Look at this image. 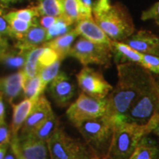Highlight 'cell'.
<instances>
[{
    "instance_id": "obj_1",
    "label": "cell",
    "mask_w": 159,
    "mask_h": 159,
    "mask_svg": "<svg viewBox=\"0 0 159 159\" xmlns=\"http://www.w3.org/2000/svg\"><path fill=\"white\" fill-rule=\"evenodd\" d=\"M118 82L106 97L108 116L119 119L156 83L152 72L135 63L117 64Z\"/></svg>"
},
{
    "instance_id": "obj_2",
    "label": "cell",
    "mask_w": 159,
    "mask_h": 159,
    "mask_svg": "<svg viewBox=\"0 0 159 159\" xmlns=\"http://www.w3.org/2000/svg\"><path fill=\"white\" fill-rule=\"evenodd\" d=\"M114 127L106 158L130 159L143 137L152 129L151 119L145 125L125 122L114 118Z\"/></svg>"
},
{
    "instance_id": "obj_3",
    "label": "cell",
    "mask_w": 159,
    "mask_h": 159,
    "mask_svg": "<svg viewBox=\"0 0 159 159\" xmlns=\"http://www.w3.org/2000/svg\"><path fill=\"white\" fill-rule=\"evenodd\" d=\"M92 15L95 22L112 41H124L135 33L132 18L122 4H110Z\"/></svg>"
},
{
    "instance_id": "obj_4",
    "label": "cell",
    "mask_w": 159,
    "mask_h": 159,
    "mask_svg": "<svg viewBox=\"0 0 159 159\" xmlns=\"http://www.w3.org/2000/svg\"><path fill=\"white\" fill-rule=\"evenodd\" d=\"M114 120L108 115L83 121L76 128L99 159L106 156L110 146Z\"/></svg>"
},
{
    "instance_id": "obj_5",
    "label": "cell",
    "mask_w": 159,
    "mask_h": 159,
    "mask_svg": "<svg viewBox=\"0 0 159 159\" xmlns=\"http://www.w3.org/2000/svg\"><path fill=\"white\" fill-rule=\"evenodd\" d=\"M50 159H99L86 143L58 127L47 142Z\"/></svg>"
},
{
    "instance_id": "obj_6",
    "label": "cell",
    "mask_w": 159,
    "mask_h": 159,
    "mask_svg": "<svg viewBox=\"0 0 159 159\" xmlns=\"http://www.w3.org/2000/svg\"><path fill=\"white\" fill-rule=\"evenodd\" d=\"M67 57L77 59L84 66L97 64L109 67L113 55L111 46L93 42L82 37L71 47Z\"/></svg>"
},
{
    "instance_id": "obj_7",
    "label": "cell",
    "mask_w": 159,
    "mask_h": 159,
    "mask_svg": "<svg viewBox=\"0 0 159 159\" xmlns=\"http://www.w3.org/2000/svg\"><path fill=\"white\" fill-rule=\"evenodd\" d=\"M108 114L107 98L98 99L85 94L83 91L78 98L69 105L66 111L69 120L77 127L83 121L98 118Z\"/></svg>"
},
{
    "instance_id": "obj_8",
    "label": "cell",
    "mask_w": 159,
    "mask_h": 159,
    "mask_svg": "<svg viewBox=\"0 0 159 159\" xmlns=\"http://www.w3.org/2000/svg\"><path fill=\"white\" fill-rule=\"evenodd\" d=\"M156 112L159 113V85L156 80V83L137 99L124 116L116 119L145 125Z\"/></svg>"
},
{
    "instance_id": "obj_9",
    "label": "cell",
    "mask_w": 159,
    "mask_h": 159,
    "mask_svg": "<svg viewBox=\"0 0 159 159\" xmlns=\"http://www.w3.org/2000/svg\"><path fill=\"white\" fill-rule=\"evenodd\" d=\"M10 147L17 159H49L47 142L35 138L30 134L11 137Z\"/></svg>"
},
{
    "instance_id": "obj_10",
    "label": "cell",
    "mask_w": 159,
    "mask_h": 159,
    "mask_svg": "<svg viewBox=\"0 0 159 159\" xmlns=\"http://www.w3.org/2000/svg\"><path fill=\"white\" fill-rule=\"evenodd\" d=\"M79 87L85 94L103 99L108 96L113 86L105 80L102 74L95 69L85 66L77 75Z\"/></svg>"
},
{
    "instance_id": "obj_11",
    "label": "cell",
    "mask_w": 159,
    "mask_h": 159,
    "mask_svg": "<svg viewBox=\"0 0 159 159\" xmlns=\"http://www.w3.org/2000/svg\"><path fill=\"white\" fill-rule=\"evenodd\" d=\"M49 84V94L55 104L61 108L68 106L75 94L72 80L65 72L60 71Z\"/></svg>"
},
{
    "instance_id": "obj_12",
    "label": "cell",
    "mask_w": 159,
    "mask_h": 159,
    "mask_svg": "<svg viewBox=\"0 0 159 159\" xmlns=\"http://www.w3.org/2000/svg\"><path fill=\"white\" fill-rule=\"evenodd\" d=\"M52 112L51 104L48 99L43 94L40 95L33 105L29 116L20 129V134L19 135H25L31 133L44 122Z\"/></svg>"
},
{
    "instance_id": "obj_13",
    "label": "cell",
    "mask_w": 159,
    "mask_h": 159,
    "mask_svg": "<svg viewBox=\"0 0 159 159\" xmlns=\"http://www.w3.org/2000/svg\"><path fill=\"white\" fill-rule=\"evenodd\" d=\"M123 42L142 54L159 57V38L150 31L141 30L131 35Z\"/></svg>"
},
{
    "instance_id": "obj_14",
    "label": "cell",
    "mask_w": 159,
    "mask_h": 159,
    "mask_svg": "<svg viewBox=\"0 0 159 159\" xmlns=\"http://www.w3.org/2000/svg\"><path fill=\"white\" fill-rule=\"evenodd\" d=\"M74 29L78 35L98 43H104L111 47V40L95 22L94 18L89 17L80 20L75 24Z\"/></svg>"
},
{
    "instance_id": "obj_15",
    "label": "cell",
    "mask_w": 159,
    "mask_h": 159,
    "mask_svg": "<svg viewBox=\"0 0 159 159\" xmlns=\"http://www.w3.org/2000/svg\"><path fill=\"white\" fill-rule=\"evenodd\" d=\"M25 77L22 70L7 76L0 77V93L10 103L13 102L23 91Z\"/></svg>"
},
{
    "instance_id": "obj_16",
    "label": "cell",
    "mask_w": 159,
    "mask_h": 159,
    "mask_svg": "<svg viewBox=\"0 0 159 159\" xmlns=\"http://www.w3.org/2000/svg\"><path fill=\"white\" fill-rule=\"evenodd\" d=\"M47 41V30L39 23L30 27L21 38L16 41L14 47L20 50L30 51L41 47Z\"/></svg>"
},
{
    "instance_id": "obj_17",
    "label": "cell",
    "mask_w": 159,
    "mask_h": 159,
    "mask_svg": "<svg viewBox=\"0 0 159 159\" xmlns=\"http://www.w3.org/2000/svg\"><path fill=\"white\" fill-rule=\"evenodd\" d=\"M37 99H25L17 104L13 105V116L11 126V137L19 135L20 129L21 128L26 119L29 116Z\"/></svg>"
},
{
    "instance_id": "obj_18",
    "label": "cell",
    "mask_w": 159,
    "mask_h": 159,
    "mask_svg": "<svg viewBox=\"0 0 159 159\" xmlns=\"http://www.w3.org/2000/svg\"><path fill=\"white\" fill-rule=\"evenodd\" d=\"M111 51L114 61L117 64L125 63H135L140 64L142 53L131 48L123 41H111Z\"/></svg>"
},
{
    "instance_id": "obj_19",
    "label": "cell",
    "mask_w": 159,
    "mask_h": 159,
    "mask_svg": "<svg viewBox=\"0 0 159 159\" xmlns=\"http://www.w3.org/2000/svg\"><path fill=\"white\" fill-rule=\"evenodd\" d=\"M62 7V15L68 21L75 24L86 18L93 17L92 13L84 7L80 0H60Z\"/></svg>"
},
{
    "instance_id": "obj_20",
    "label": "cell",
    "mask_w": 159,
    "mask_h": 159,
    "mask_svg": "<svg viewBox=\"0 0 159 159\" xmlns=\"http://www.w3.org/2000/svg\"><path fill=\"white\" fill-rule=\"evenodd\" d=\"M77 36H78V34L75 31V30L73 28L66 34L47 41L42 46L50 47V48L54 49L58 55L60 59L63 61L65 57L68 56L71 45Z\"/></svg>"
},
{
    "instance_id": "obj_21",
    "label": "cell",
    "mask_w": 159,
    "mask_h": 159,
    "mask_svg": "<svg viewBox=\"0 0 159 159\" xmlns=\"http://www.w3.org/2000/svg\"><path fill=\"white\" fill-rule=\"evenodd\" d=\"M130 159H159V142L148 135L144 136Z\"/></svg>"
},
{
    "instance_id": "obj_22",
    "label": "cell",
    "mask_w": 159,
    "mask_h": 159,
    "mask_svg": "<svg viewBox=\"0 0 159 159\" xmlns=\"http://www.w3.org/2000/svg\"><path fill=\"white\" fill-rule=\"evenodd\" d=\"M58 127V119L55 114V113L52 112L44 122L41 123L37 128H35L34 130L29 134H30L33 137L39 139V140L47 142V140L50 138L52 135L54 134V132Z\"/></svg>"
},
{
    "instance_id": "obj_23",
    "label": "cell",
    "mask_w": 159,
    "mask_h": 159,
    "mask_svg": "<svg viewBox=\"0 0 159 159\" xmlns=\"http://www.w3.org/2000/svg\"><path fill=\"white\" fill-rule=\"evenodd\" d=\"M43 50V47L41 46V47H35V48L29 51L25 66L21 69L24 75H25V81L39 75L40 70L39 58L42 53Z\"/></svg>"
},
{
    "instance_id": "obj_24",
    "label": "cell",
    "mask_w": 159,
    "mask_h": 159,
    "mask_svg": "<svg viewBox=\"0 0 159 159\" xmlns=\"http://www.w3.org/2000/svg\"><path fill=\"white\" fill-rule=\"evenodd\" d=\"M29 51L20 50L16 48L11 49L0 56V62L11 68H23Z\"/></svg>"
},
{
    "instance_id": "obj_25",
    "label": "cell",
    "mask_w": 159,
    "mask_h": 159,
    "mask_svg": "<svg viewBox=\"0 0 159 159\" xmlns=\"http://www.w3.org/2000/svg\"><path fill=\"white\" fill-rule=\"evenodd\" d=\"M73 26H75L74 24L68 21L63 16L57 17V21L54 25L47 30V41L66 34L74 28Z\"/></svg>"
},
{
    "instance_id": "obj_26",
    "label": "cell",
    "mask_w": 159,
    "mask_h": 159,
    "mask_svg": "<svg viewBox=\"0 0 159 159\" xmlns=\"http://www.w3.org/2000/svg\"><path fill=\"white\" fill-rule=\"evenodd\" d=\"M37 6L40 16H49L59 17L62 15V7L60 0H40Z\"/></svg>"
},
{
    "instance_id": "obj_27",
    "label": "cell",
    "mask_w": 159,
    "mask_h": 159,
    "mask_svg": "<svg viewBox=\"0 0 159 159\" xmlns=\"http://www.w3.org/2000/svg\"><path fill=\"white\" fill-rule=\"evenodd\" d=\"M43 89L39 75L30 78L25 81L23 91L25 99H37L43 94Z\"/></svg>"
},
{
    "instance_id": "obj_28",
    "label": "cell",
    "mask_w": 159,
    "mask_h": 159,
    "mask_svg": "<svg viewBox=\"0 0 159 159\" xmlns=\"http://www.w3.org/2000/svg\"><path fill=\"white\" fill-rule=\"evenodd\" d=\"M5 19L8 22L10 27L13 32V39H15L16 41L21 39V36L30 29V27L34 25L31 23L16 19V18L9 15L8 13H5Z\"/></svg>"
},
{
    "instance_id": "obj_29",
    "label": "cell",
    "mask_w": 159,
    "mask_h": 159,
    "mask_svg": "<svg viewBox=\"0 0 159 159\" xmlns=\"http://www.w3.org/2000/svg\"><path fill=\"white\" fill-rule=\"evenodd\" d=\"M61 60H57L55 63H52L51 65L47 66L41 67L40 69L39 75L41 78V84L43 89L45 90L47 85L58 75L60 72V66H61Z\"/></svg>"
},
{
    "instance_id": "obj_30",
    "label": "cell",
    "mask_w": 159,
    "mask_h": 159,
    "mask_svg": "<svg viewBox=\"0 0 159 159\" xmlns=\"http://www.w3.org/2000/svg\"><path fill=\"white\" fill-rule=\"evenodd\" d=\"M9 15L21 19L22 21L31 23L33 25L39 23V19L40 17L39 11H38L37 6L35 7H28V8L16 10V11H12L9 12Z\"/></svg>"
},
{
    "instance_id": "obj_31",
    "label": "cell",
    "mask_w": 159,
    "mask_h": 159,
    "mask_svg": "<svg viewBox=\"0 0 159 159\" xmlns=\"http://www.w3.org/2000/svg\"><path fill=\"white\" fill-rule=\"evenodd\" d=\"M59 59L60 57L58 55H57V53L54 49H52L48 47H43V50L39 58V64L40 69L41 67H44L47 66L51 65L52 63H55V61Z\"/></svg>"
},
{
    "instance_id": "obj_32",
    "label": "cell",
    "mask_w": 159,
    "mask_h": 159,
    "mask_svg": "<svg viewBox=\"0 0 159 159\" xmlns=\"http://www.w3.org/2000/svg\"><path fill=\"white\" fill-rule=\"evenodd\" d=\"M144 68L150 72L159 75V57L152 55L142 54L140 63Z\"/></svg>"
},
{
    "instance_id": "obj_33",
    "label": "cell",
    "mask_w": 159,
    "mask_h": 159,
    "mask_svg": "<svg viewBox=\"0 0 159 159\" xmlns=\"http://www.w3.org/2000/svg\"><path fill=\"white\" fill-rule=\"evenodd\" d=\"M80 2L91 11L92 14L102 11L110 5V0H80Z\"/></svg>"
},
{
    "instance_id": "obj_34",
    "label": "cell",
    "mask_w": 159,
    "mask_h": 159,
    "mask_svg": "<svg viewBox=\"0 0 159 159\" xmlns=\"http://www.w3.org/2000/svg\"><path fill=\"white\" fill-rule=\"evenodd\" d=\"M141 19L143 21L153 20L159 27V2L153 4L150 8L143 11Z\"/></svg>"
},
{
    "instance_id": "obj_35",
    "label": "cell",
    "mask_w": 159,
    "mask_h": 159,
    "mask_svg": "<svg viewBox=\"0 0 159 159\" xmlns=\"http://www.w3.org/2000/svg\"><path fill=\"white\" fill-rule=\"evenodd\" d=\"M0 34L6 37L13 39V34L8 22L5 19V13L3 10L0 7Z\"/></svg>"
},
{
    "instance_id": "obj_36",
    "label": "cell",
    "mask_w": 159,
    "mask_h": 159,
    "mask_svg": "<svg viewBox=\"0 0 159 159\" xmlns=\"http://www.w3.org/2000/svg\"><path fill=\"white\" fill-rule=\"evenodd\" d=\"M11 134L8 125L4 120L0 121V144L9 143L11 141Z\"/></svg>"
},
{
    "instance_id": "obj_37",
    "label": "cell",
    "mask_w": 159,
    "mask_h": 159,
    "mask_svg": "<svg viewBox=\"0 0 159 159\" xmlns=\"http://www.w3.org/2000/svg\"><path fill=\"white\" fill-rule=\"evenodd\" d=\"M57 18L56 17L49 16H40V19H39V24L45 30H47L52 25H54L55 21H57Z\"/></svg>"
},
{
    "instance_id": "obj_38",
    "label": "cell",
    "mask_w": 159,
    "mask_h": 159,
    "mask_svg": "<svg viewBox=\"0 0 159 159\" xmlns=\"http://www.w3.org/2000/svg\"><path fill=\"white\" fill-rule=\"evenodd\" d=\"M11 49L7 37L0 34V56Z\"/></svg>"
},
{
    "instance_id": "obj_39",
    "label": "cell",
    "mask_w": 159,
    "mask_h": 159,
    "mask_svg": "<svg viewBox=\"0 0 159 159\" xmlns=\"http://www.w3.org/2000/svg\"><path fill=\"white\" fill-rule=\"evenodd\" d=\"M150 119L152 122V129L151 133H153L159 137V113H155Z\"/></svg>"
},
{
    "instance_id": "obj_40",
    "label": "cell",
    "mask_w": 159,
    "mask_h": 159,
    "mask_svg": "<svg viewBox=\"0 0 159 159\" xmlns=\"http://www.w3.org/2000/svg\"><path fill=\"white\" fill-rule=\"evenodd\" d=\"M5 116V108L3 101V96L0 93V121L4 120Z\"/></svg>"
},
{
    "instance_id": "obj_41",
    "label": "cell",
    "mask_w": 159,
    "mask_h": 159,
    "mask_svg": "<svg viewBox=\"0 0 159 159\" xmlns=\"http://www.w3.org/2000/svg\"><path fill=\"white\" fill-rule=\"evenodd\" d=\"M9 145L10 142L0 144V159H4L6 152H7V149L9 148Z\"/></svg>"
},
{
    "instance_id": "obj_42",
    "label": "cell",
    "mask_w": 159,
    "mask_h": 159,
    "mask_svg": "<svg viewBox=\"0 0 159 159\" xmlns=\"http://www.w3.org/2000/svg\"><path fill=\"white\" fill-rule=\"evenodd\" d=\"M4 159H17L16 156V155L14 154V152H13V151L12 150V149L11 148V147H10V145H9L8 149H7V152H6L5 156L4 157Z\"/></svg>"
},
{
    "instance_id": "obj_43",
    "label": "cell",
    "mask_w": 159,
    "mask_h": 159,
    "mask_svg": "<svg viewBox=\"0 0 159 159\" xmlns=\"http://www.w3.org/2000/svg\"><path fill=\"white\" fill-rule=\"evenodd\" d=\"M21 1H24V0H0V5L3 7H7L11 4L17 3Z\"/></svg>"
},
{
    "instance_id": "obj_44",
    "label": "cell",
    "mask_w": 159,
    "mask_h": 159,
    "mask_svg": "<svg viewBox=\"0 0 159 159\" xmlns=\"http://www.w3.org/2000/svg\"><path fill=\"white\" fill-rule=\"evenodd\" d=\"M155 78H156V80L157 83H158L159 85V75H157V76H155Z\"/></svg>"
},
{
    "instance_id": "obj_45",
    "label": "cell",
    "mask_w": 159,
    "mask_h": 159,
    "mask_svg": "<svg viewBox=\"0 0 159 159\" xmlns=\"http://www.w3.org/2000/svg\"><path fill=\"white\" fill-rule=\"evenodd\" d=\"M100 159H108V158H106V157H104V158H100Z\"/></svg>"
},
{
    "instance_id": "obj_46",
    "label": "cell",
    "mask_w": 159,
    "mask_h": 159,
    "mask_svg": "<svg viewBox=\"0 0 159 159\" xmlns=\"http://www.w3.org/2000/svg\"><path fill=\"white\" fill-rule=\"evenodd\" d=\"M39 1H40V0H39Z\"/></svg>"
}]
</instances>
